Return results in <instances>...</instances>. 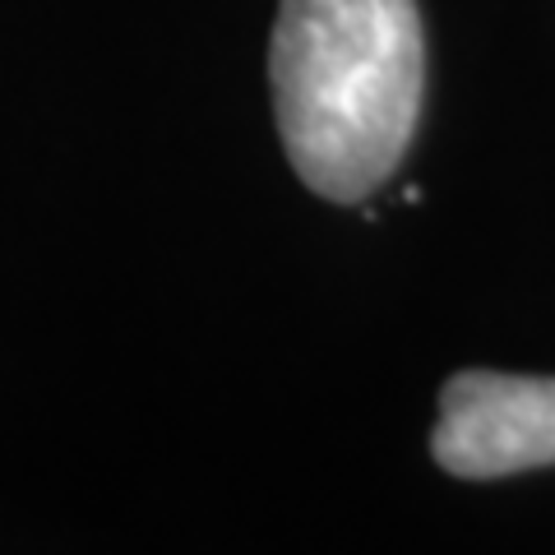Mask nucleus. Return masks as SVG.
I'll list each match as a JSON object with an SVG mask.
<instances>
[{
    "instance_id": "obj_2",
    "label": "nucleus",
    "mask_w": 555,
    "mask_h": 555,
    "mask_svg": "<svg viewBox=\"0 0 555 555\" xmlns=\"http://www.w3.org/2000/svg\"><path fill=\"white\" fill-rule=\"evenodd\" d=\"M430 454L467 481L555 467V375L463 371L444 379Z\"/></svg>"
},
{
    "instance_id": "obj_1",
    "label": "nucleus",
    "mask_w": 555,
    "mask_h": 555,
    "mask_svg": "<svg viewBox=\"0 0 555 555\" xmlns=\"http://www.w3.org/2000/svg\"><path fill=\"white\" fill-rule=\"evenodd\" d=\"M273 116L297 177L361 204L393 177L426 93L416 0H278Z\"/></svg>"
}]
</instances>
